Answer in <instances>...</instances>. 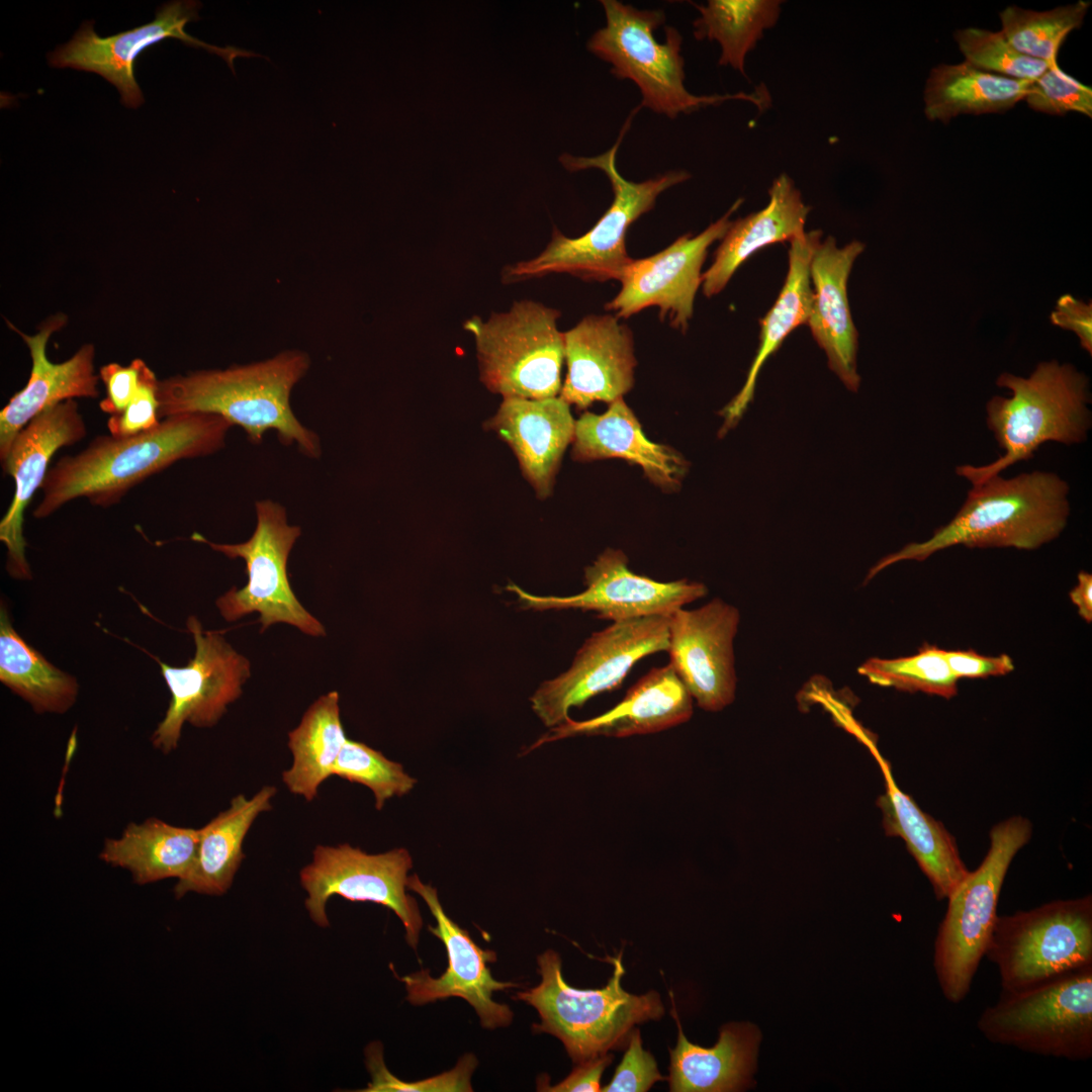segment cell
<instances>
[{"label": "cell", "mask_w": 1092, "mask_h": 1092, "mask_svg": "<svg viewBox=\"0 0 1092 1092\" xmlns=\"http://www.w3.org/2000/svg\"><path fill=\"white\" fill-rule=\"evenodd\" d=\"M996 384L1011 391L986 404L987 426L1004 453L983 466L956 468L973 485L1032 459L1046 442L1070 446L1086 441L1092 425L1089 378L1074 365L1044 361L1028 377L1004 372Z\"/></svg>", "instance_id": "277c9868"}, {"label": "cell", "mask_w": 1092, "mask_h": 1092, "mask_svg": "<svg viewBox=\"0 0 1092 1092\" xmlns=\"http://www.w3.org/2000/svg\"><path fill=\"white\" fill-rule=\"evenodd\" d=\"M1024 100L1038 112L1063 116L1073 111L1092 117L1091 87L1065 73L1058 63L1031 81Z\"/></svg>", "instance_id": "b9f144b4"}, {"label": "cell", "mask_w": 1092, "mask_h": 1092, "mask_svg": "<svg viewBox=\"0 0 1092 1092\" xmlns=\"http://www.w3.org/2000/svg\"><path fill=\"white\" fill-rule=\"evenodd\" d=\"M943 655L950 670L958 679L964 677L985 678L988 676L1004 675L1010 673L1014 669L1013 661L1007 654L987 656L979 654L973 649H943Z\"/></svg>", "instance_id": "7dc6e473"}, {"label": "cell", "mask_w": 1092, "mask_h": 1092, "mask_svg": "<svg viewBox=\"0 0 1092 1092\" xmlns=\"http://www.w3.org/2000/svg\"><path fill=\"white\" fill-rule=\"evenodd\" d=\"M382 1045L375 1041L366 1049L371 1082L362 1092L382 1091H472L470 1078L477 1066L473 1055L463 1056L454 1069L420 1082L406 1083L394 1077L383 1061Z\"/></svg>", "instance_id": "7bdbcfd3"}, {"label": "cell", "mask_w": 1092, "mask_h": 1092, "mask_svg": "<svg viewBox=\"0 0 1092 1092\" xmlns=\"http://www.w3.org/2000/svg\"><path fill=\"white\" fill-rule=\"evenodd\" d=\"M1031 823L1014 816L990 831L981 864L947 898L933 947V968L944 998L960 1003L968 995L997 920V905L1009 866L1031 836Z\"/></svg>", "instance_id": "52a82bcc"}, {"label": "cell", "mask_w": 1092, "mask_h": 1092, "mask_svg": "<svg viewBox=\"0 0 1092 1092\" xmlns=\"http://www.w3.org/2000/svg\"><path fill=\"white\" fill-rule=\"evenodd\" d=\"M677 1043L669 1050V1087L672 1092H734L754 1085L761 1033L749 1022L724 1024L712 1048L692 1043L685 1036L677 1013Z\"/></svg>", "instance_id": "83f0119b"}, {"label": "cell", "mask_w": 1092, "mask_h": 1092, "mask_svg": "<svg viewBox=\"0 0 1092 1092\" xmlns=\"http://www.w3.org/2000/svg\"><path fill=\"white\" fill-rule=\"evenodd\" d=\"M1051 322L1060 328L1070 330L1079 338L1081 347L1092 354V304L1072 296L1062 295L1051 313Z\"/></svg>", "instance_id": "c3c4849f"}, {"label": "cell", "mask_w": 1092, "mask_h": 1092, "mask_svg": "<svg viewBox=\"0 0 1092 1092\" xmlns=\"http://www.w3.org/2000/svg\"><path fill=\"white\" fill-rule=\"evenodd\" d=\"M872 684L905 692H923L949 699L958 693V678L943 649L924 643L911 656L893 659L872 657L858 667Z\"/></svg>", "instance_id": "f35d334b"}, {"label": "cell", "mask_w": 1092, "mask_h": 1092, "mask_svg": "<svg viewBox=\"0 0 1092 1092\" xmlns=\"http://www.w3.org/2000/svg\"><path fill=\"white\" fill-rule=\"evenodd\" d=\"M985 957L997 967L1004 992L1092 965L1091 896L998 916Z\"/></svg>", "instance_id": "8fae6325"}, {"label": "cell", "mask_w": 1092, "mask_h": 1092, "mask_svg": "<svg viewBox=\"0 0 1092 1092\" xmlns=\"http://www.w3.org/2000/svg\"><path fill=\"white\" fill-rule=\"evenodd\" d=\"M347 738L340 719L339 694L320 697L288 733L293 761L282 774L290 793L312 801L321 785L330 777Z\"/></svg>", "instance_id": "e575fe53"}, {"label": "cell", "mask_w": 1092, "mask_h": 1092, "mask_svg": "<svg viewBox=\"0 0 1092 1092\" xmlns=\"http://www.w3.org/2000/svg\"><path fill=\"white\" fill-rule=\"evenodd\" d=\"M67 323L63 313L48 318L34 335H26L11 323L26 344L32 367L26 385L0 412V460L3 462L16 435L37 415L59 402L75 398H95L99 375L94 372L95 348L83 345L70 359L51 362L47 356L50 337Z\"/></svg>", "instance_id": "603a6c76"}, {"label": "cell", "mask_w": 1092, "mask_h": 1092, "mask_svg": "<svg viewBox=\"0 0 1092 1092\" xmlns=\"http://www.w3.org/2000/svg\"><path fill=\"white\" fill-rule=\"evenodd\" d=\"M606 25L587 42L590 53L612 65V74L633 81L642 94V105L676 117L707 105L728 99H743L760 107L763 100L753 94L697 96L684 84L681 36L674 27H666L664 42H658L654 30L664 22L660 10H638L617 0L601 1Z\"/></svg>", "instance_id": "ba28073f"}, {"label": "cell", "mask_w": 1092, "mask_h": 1092, "mask_svg": "<svg viewBox=\"0 0 1092 1092\" xmlns=\"http://www.w3.org/2000/svg\"><path fill=\"white\" fill-rule=\"evenodd\" d=\"M991 1042L1044 1057H1092V965L1032 988L1001 992L977 1021Z\"/></svg>", "instance_id": "30bf717a"}, {"label": "cell", "mask_w": 1092, "mask_h": 1092, "mask_svg": "<svg viewBox=\"0 0 1092 1092\" xmlns=\"http://www.w3.org/2000/svg\"><path fill=\"white\" fill-rule=\"evenodd\" d=\"M187 627L195 642L194 656L187 664L171 666L156 658L171 700L151 741L166 754L177 747L184 723L199 728L215 725L226 707L241 697L242 686L250 676L249 660L221 632H203L194 616L188 618Z\"/></svg>", "instance_id": "2e32d148"}, {"label": "cell", "mask_w": 1092, "mask_h": 1092, "mask_svg": "<svg viewBox=\"0 0 1092 1092\" xmlns=\"http://www.w3.org/2000/svg\"><path fill=\"white\" fill-rule=\"evenodd\" d=\"M628 1046L611 1082L602 1088L604 1092H644L655 1082L665 1079L657 1068L653 1056L642 1046L640 1031L633 1028Z\"/></svg>", "instance_id": "f6af8a7d"}, {"label": "cell", "mask_w": 1092, "mask_h": 1092, "mask_svg": "<svg viewBox=\"0 0 1092 1092\" xmlns=\"http://www.w3.org/2000/svg\"><path fill=\"white\" fill-rule=\"evenodd\" d=\"M309 365L305 353L290 350L251 364L159 380V418L189 413L218 415L240 426L254 444L274 430L281 444H295L305 456L318 458V436L298 421L290 405L291 391Z\"/></svg>", "instance_id": "7a4b0ae2"}, {"label": "cell", "mask_w": 1092, "mask_h": 1092, "mask_svg": "<svg viewBox=\"0 0 1092 1092\" xmlns=\"http://www.w3.org/2000/svg\"><path fill=\"white\" fill-rule=\"evenodd\" d=\"M739 620L738 609L719 598L669 615V663L705 711L719 712L735 699L733 641Z\"/></svg>", "instance_id": "ffe728a7"}, {"label": "cell", "mask_w": 1092, "mask_h": 1092, "mask_svg": "<svg viewBox=\"0 0 1092 1092\" xmlns=\"http://www.w3.org/2000/svg\"><path fill=\"white\" fill-rule=\"evenodd\" d=\"M572 443L574 460L625 459L641 466L647 478L664 490L676 489L688 470L678 452L647 439L623 397L602 415L582 414L575 422Z\"/></svg>", "instance_id": "4316f807"}, {"label": "cell", "mask_w": 1092, "mask_h": 1092, "mask_svg": "<svg viewBox=\"0 0 1092 1092\" xmlns=\"http://www.w3.org/2000/svg\"><path fill=\"white\" fill-rule=\"evenodd\" d=\"M273 786L262 787L253 797L237 795L228 809L199 828L197 853L189 872L177 881V899L187 893L221 896L231 888L244 858L243 842L257 817L272 809Z\"/></svg>", "instance_id": "4dcf8cb0"}, {"label": "cell", "mask_w": 1092, "mask_h": 1092, "mask_svg": "<svg viewBox=\"0 0 1092 1092\" xmlns=\"http://www.w3.org/2000/svg\"><path fill=\"white\" fill-rule=\"evenodd\" d=\"M767 205L732 221L715 253L713 264L702 276L707 297L721 292L736 270L758 250L775 243L791 242L805 233L810 211L792 179L782 174L771 184Z\"/></svg>", "instance_id": "f1b7e54d"}, {"label": "cell", "mask_w": 1092, "mask_h": 1092, "mask_svg": "<svg viewBox=\"0 0 1092 1092\" xmlns=\"http://www.w3.org/2000/svg\"><path fill=\"white\" fill-rule=\"evenodd\" d=\"M778 0H710L696 5L701 16L694 21L697 39L717 40L721 46L720 65H730L745 75L746 55L754 49L765 29L772 27L781 13Z\"/></svg>", "instance_id": "8d00e7d4"}, {"label": "cell", "mask_w": 1092, "mask_h": 1092, "mask_svg": "<svg viewBox=\"0 0 1092 1092\" xmlns=\"http://www.w3.org/2000/svg\"><path fill=\"white\" fill-rule=\"evenodd\" d=\"M412 867V856L404 848L369 854L348 843L318 844L311 861L299 874L307 893L305 908L310 919L325 928L330 926L326 905L335 895L383 905L400 919L405 939L416 949L423 919L416 900L405 891Z\"/></svg>", "instance_id": "5bb4252c"}, {"label": "cell", "mask_w": 1092, "mask_h": 1092, "mask_svg": "<svg viewBox=\"0 0 1092 1092\" xmlns=\"http://www.w3.org/2000/svg\"><path fill=\"white\" fill-rule=\"evenodd\" d=\"M199 828L171 825L158 818L128 824L118 838L105 840L104 862L127 870L138 885L183 878L193 866Z\"/></svg>", "instance_id": "d6a6232c"}, {"label": "cell", "mask_w": 1092, "mask_h": 1092, "mask_svg": "<svg viewBox=\"0 0 1092 1092\" xmlns=\"http://www.w3.org/2000/svg\"><path fill=\"white\" fill-rule=\"evenodd\" d=\"M567 374L560 397L586 408L613 402L633 386L636 359L630 329L613 314L587 315L563 333Z\"/></svg>", "instance_id": "7402d4cb"}, {"label": "cell", "mask_w": 1092, "mask_h": 1092, "mask_svg": "<svg viewBox=\"0 0 1092 1092\" xmlns=\"http://www.w3.org/2000/svg\"><path fill=\"white\" fill-rule=\"evenodd\" d=\"M1031 81L983 71L968 62L934 67L926 80L924 113L947 123L960 114L1001 113L1024 100Z\"/></svg>", "instance_id": "836d02e7"}, {"label": "cell", "mask_w": 1092, "mask_h": 1092, "mask_svg": "<svg viewBox=\"0 0 1092 1092\" xmlns=\"http://www.w3.org/2000/svg\"><path fill=\"white\" fill-rule=\"evenodd\" d=\"M630 120L629 117L616 144L608 152L592 158L568 154L559 158L569 171L588 168L602 170L613 188L611 206L581 237L568 238L554 229L550 243L540 255L509 265L503 270L504 282H519L551 273H567L589 281H620L632 260L625 244L629 226L654 207L660 193L690 178L688 172L670 171L639 183L625 179L617 169L616 156Z\"/></svg>", "instance_id": "5b68a950"}, {"label": "cell", "mask_w": 1092, "mask_h": 1092, "mask_svg": "<svg viewBox=\"0 0 1092 1092\" xmlns=\"http://www.w3.org/2000/svg\"><path fill=\"white\" fill-rule=\"evenodd\" d=\"M622 953L611 958L614 971L608 984L585 990L565 982L559 954L548 949L538 957L540 984L516 994L539 1013L541 1021L533 1030L559 1038L575 1064L625 1046L636 1024L664 1013L657 992L634 995L622 988Z\"/></svg>", "instance_id": "8992f818"}, {"label": "cell", "mask_w": 1092, "mask_h": 1092, "mask_svg": "<svg viewBox=\"0 0 1092 1092\" xmlns=\"http://www.w3.org/2000/svg\"><path fill=\"white\" fill-rule=\"evenodd\" d=\"M585 589L569 597L536 596L515 583L522 607L535 611L576 609L592 611L598 618L613 622L652 615H670L675 610L708 594L698 581L678 579L657 581L631 571L622 550L607 548L584 569Z\"/></svg>", "instance_id": "ac0fdd59"}, {"label": "cell", "mask_w": 1092, "mask_h": 1092, "mask_svg": "<svg viewBox=\"0 0 1092 1092\" xmlns=\"http://www.w3.org/2000/svg\"><path fill=\"white\" fill-rule=\"evenodd\" d=\"M559 316L557 309L522 300L486 321L478 315L466 320L463 327L474 338L484 386L504 398L557 396L564 360Z\"/></svg>", "instance_id": "9c48e42d"}, {"label": "cell", "mask_w": 1092, "mask_h": 1092, "mask_svg": "<svg viewBox=\"0 0 1092 1092\" xmlns=\"http://www.w3.org/2000/svg\"><path fill=\"white\" fill-rule=\"evenodd\" d=\"M612 1060V1055L607 1053L578 1063L572 1072L557 1085L550 1086L546 1080H539L538 1090L550 1092L601 1091V1077Z\"/></svg>", "instance_id": "681fc988"}, {"label": "cell", "mask_w": 1092, "mask_h": 1092, "mask_svg": "<svg viewBox=\"0 0 1092 1092\" xmlns=\"http://www.w3.org/2000/svg\"><path fill=\"white\" fill-rule=\"evenodd\" d=\"M1069 484L1058 474L1034 470L1004 478L1000 474L973 485L946 525L923 542L907 544L874 565L867 580L904 560H926L963 545L1034 550L1060 536L1070 516Z\"/></svg>", "instance_id": "3957f363"}, {"label": "cell", "mask_w": 1092, "mask_h": 1092, "mask_svg": "<svg viewBox=\"0 0 1092 1092\" xmlns=\"http://www.w3.org/2000/svg\"><path fill=\"white\" fill-rule=\"evenodd\" d=\"M255 507L256 529L243 543H213L199 533L191 537L231 559L246 562L248 582L240 589L234 586L216 600L220 615L233 622L258 612L261 632L270 625L285 623L307 635L324 636V626L299 603L288 579L287 561L300 528L288 524L284 507L274 500H258Z\"/></svg>", "instance_id": "7c38bea8"}, {"label": "cell", "mask_w": 1092, "mask_h": 1092, "mask_svg": "<svg viewBox=\"0 0 1092 1092\" xmlns=\"http://www.w3.org/2000/svg\"><path fill=\"white\" fill-rule=\"evenodd\" d=\"M1072 603L1078 608V614L1087 622H1092V575L1081 571L1078 583L1070 592Z\"/></svg>", "instance_id": "f907efd6"}, {"label": "cell", "mask_w": 1092, "mask_h": 1092, "mask_svg": "<svg viewBox=\"0 0 1092 1092\" xmlns=\"http://www.w3.org/2000/svg\"><path fill=\"white\" fill-rule=\"evenodd\" d=\"M863 250L858 241L838 247L836 240L828 237L819 243L810 264L813 301L807 325L824 350L829 368L854 392L860 384L856 371L858 334L849 309L847 280Z\"/></svg>", "instance_id": "cb8c5ba5"}, {"label": "cell", "mask_w": 1092, "mask_h": 1092, "mask_svg": "<svg viewBox=\"0 0 1092 1092\" xmlns=\"http://www.w3.org/2000/svg\"><path fill=\"white\" fill-rule=\"evenodd\" d=\"M669 615L613 622L594 632L575 653L570 667L543 681L530 698L541 722L552 728L569 718L573 707L618 689L641 658L668 648Z\"/></svg>", "instance_id": "4fadbf2b"}, {"label": "cell", "mask_w": 1092, "mask_h": 1092, "mask_svg": "<svg viewBox=\"0 0 1092 1092\" xmlns=\"http://www.w3.org/2000/svg\"><path fill=\"white\" fill-rule=\"evenodd\" d=\"M743 202L737 199L729 210L701 234H686L652 256L632 259L620 279L621 289L606 304L617 317H629L642 309L658 306L661 321L686 332L694 311L696 293L702 284V266L709 247L722 240L732 221L730 216Z\"/></svg>", "instance_id": "e0dca14e"}, {"label": "cell", "mask_w": 1092, "mask_h": 1092, "mask_svg": "<svg viewBox=\"0 0 1092 1092\" xmlns=\"http://www.w3.org/2000/svg\"><path fill=\"white\" fill-rule=\"evenodd\" d=\"M158 386L159 379L146 364L142 370L139 389L132 400L122 413L109 416L107 421L109 435L125 438L158 427L161 423Z\"/></svg>", "instance_id": "ee69618b"}, {"label": "cell", "mask_w": 1092, "mask_h": 1092, "mask_svg": "<svg viewBox=\"0 0 1092 1092\" xmlns=\"http://www.w3.org/2000/svg\"><path fill=\"white\" fill-rule=\"evenodd\" d=\"M200 7L194 0L171 1L158 9L153 21L106 37L95 32L93 20L84 21L70 41L48 55L49 64L102 76L116 87L123 105L136 108L144 103V96L135 80V61L147 48L164 39L176 38L217 55L233 72L237 58L260 57L236 47H215L188 34L185 26L199 19Z\"/></svg>", "instance_id": "9a60e30c"}, {"label": "cell", "mask_w": 1092, "mask_h": 1092, "mask_svg": "<svg viewBox=\"0 0 1092 1092\" xmlns=\"http://www.w3.org/2000/svg\"><path fill=\"white\" fill-rule=\"evenodd\" d=\"M87 435L79 405L69 399L48 407L33 418L14 438L2 464L3 472L15 484L14 495L0 522V540L7 548L6 569L18 579L31 577L25 558L24 511L40 489L49 462L62 447L72 446Z\"/></svg>", "instance_id": "44dd1931"}, {"label": "cell", "mask_w": 1092, "mask_h": 1092, "mask_svg": "<svg viewBox=\"0 0 1092 1092\" xmlns=\"http://www.w3.org/2000/svg\"><path fill=\"white\" fill-rule=\"evenodd\" d=\"M1091 2L1080 0L1048 11L1023 9L1015 5L999 13L1002 32L1022 55L1055 64L1067 35L1079 28Z\"/></svg>", "instance_id": "74e56055"}, {"label": "cell", "mask_w": 1092, "mask_h": 1092, "mask_svg": "<svg viewBox=\"0 0 1092 1092\" xmlns=\"http://www.w3.org/2000/svg\"><path fill=\"white\" fill-rule=\"evenodd\" d=\"M332 776L369 788L374 794L377 810L386 800L408 793L417 782L400 763L387 759L364 743L349 739L334 763Z\"/></svg>", "instance_id": "ab89813d"}, {"label": "cell", "mask_w": 1092, "mask_h": 1092, "mask_svg": "<svg viewBox=\"0 0 1092 1092\" xmlns=\"http://www.w3.org/2000/svg\"><path fill=\"white\" fill-rule=\"evenodd\" d=\"M0 680L35 713L64 714L76 702L77 679L57 668L14 630L0 609Z\"/></svg>", "instance_id": "d590c367"}, {"label": "cell", "mask_w": 1092, "mask_h": 1092, "mask_svg": "<svg viewBox=\"0 0 1092 1092\" xmlns=\"http://www.w3.org/2000/svg\"><path fill=\"white\" fill-rule=\"evenodd\" d=\"M822 232L804 233L790 242L789 270L782 290L771 308L760 321V342L749 368L746 381L737 395L722 410L724 423L719 437L737 425L752 400L758 373L766 359L782 345L789 334L807 325L813 301L810 264L821 242Z\"/></svg>", "instance_id": "1f68e13d"}, {"label": "cell", "mask_w": 1092, "mask_h": 1092, "mask_svg": "<svg viewBox=\"0 0 1092 1092\" xmlns=\"http://www.w3.org/2000/svg\"><path fill=\"white\" fill-rule=\"evenodd\" d=\"M145 365L143 359L136 358L127 366L112 362L100 368L99 378L106 390V396L99 403L103 413L115 416L125 410L139 389Z\"/></svg>", "instance_id": "bcb514c9"}, {"label": "cell", "mask_w": 1092, "mask_h": 1092, "mask_svg": "<svg viewBox=\"0 0 1092 1092\" xmlns=\"http://www.w3.org/2000/svg\"><path fill=\"white\" fill-rule=\"evenodd\" d=\"M693 698L668 662L639 678L614 708L595 718H570L549 729L528 751L545 743L578 736L628 737L656 733L690 720Z\"/></svg>", "instance_id": "484cf974"}, {"label": "cell", "mask_w": 1092, "mask_h": 1092, "mask_svg": "<svg viewBox=\"0 0 1092 1092\" xmlns=\"http://www.w3.org/2000/svg\"><path fill=\"white\" fill-rule=\"evenodd\" d=\"M874 753L886 783V791L877 801L886 834L905 841L936 898L947 899L970 872L961 858L954 838L941 822L923 812L898 788L887 761Z\"/></svg>", "instance_id": "f546056e"}, {"label": "cell", "mask_w": 1092, "mask_h": 1092, "mask_svg": "<svg viewBox=\"0 0 1092 1092\" xmlns=\"http://www.w3.org/2000/svg\"><path fill=\"white\" fill-rule=\"evenodd\" d=\"M406 887L418 893L430 908L436 925L429 926V930L443 942L448 956V967L440 977H432L429 970L400 978L394 974L405 986L407 1001L424 1005L459 997L473 1007L482 1027L508 1026L514 1014L507 1004L495 1002L492 994L519 985L493 979L487 963L495 962V952L479 947L466 930L447 916L435 888L424 884L417 875L408 877Z\"/></svg>", "instance_id": "d6986e66"}, {"label": "cell", "mask_w": 1092, "mask_h": 1092, "mask_svg": "<svg viewBox=\"0 0 1092 1092\" xmlns=\"http://www.w3.org/2000/svg\"><path fill=\"white\" fill-rule=\"evenodd\" d=\"M954 39L966 62L1003 77L1033 81L1051 65L1019 53L1002 31L968 27L958 29Z\"/></svg>", "instance_id": "60d3db41"}, {"label": "cell", "mask_w": 1092, "mask_h": 1092, "mask_svg": "<svg viewBox=\"0 0 1092 1092\" xmlns=\"http://www.w3.org/2000/svg\"><path fill=\"white\" fill-rule=\"evenodd\" d=\"M484 427L512 448L537 495L547 497L562 455L574 437L575 421L569 404L560 396L506 397Z\"/></svg>", "instance_id": "d4e9b609"}, {"label": "cell", "mask_w": 1092, "mask_h": 1092, "mask_svg": "<svg viewBox=\"0 0 1092 1092\" xmlns=\"http://www.w3.org/2000/svg\"><path fill=\"white\" fill-rule=\"evenodd\" d=\"M232 427L218 415L189 413L164 418L155 429L138 435L97 436L83 451L62 457L49 469L32 515L44 519L78 497L101 508L116 505L175 462L219 451Z\"/></svg>", "instance_id": "6da1fadb"}]
</instances>
